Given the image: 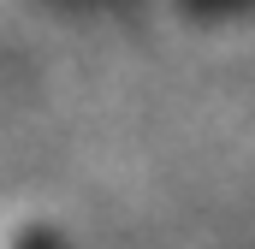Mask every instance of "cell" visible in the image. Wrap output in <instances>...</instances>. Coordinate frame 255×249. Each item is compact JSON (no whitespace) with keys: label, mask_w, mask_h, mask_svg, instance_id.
Segmentation results:
<instances>
[{"label":"cell","mask_w":255,"mask_h":249,"mask_svg":"<svg viewBox=\"0 0 255 249\" xmlns=\"http://www.w3.org/2000/svg\"><path fill=\"white\" fill-rule=\"evenodd\" d=\"M184 12H196V18H226V12H255V0H184Z\"/></svg>","instance_id":"cell-1"}]
</instances>
